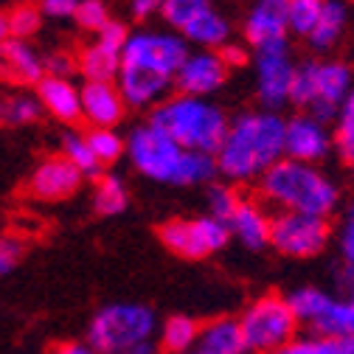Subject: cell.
<instances>
[{"label":"cell","mask_w":354,"mask_h":354,"mask_svg":"<svg viewBox=\"0 0 354 354\" xmlns=\"http://www.w3.org/2000/svg\"><path fill=\"white\" fill-rule=\"evenodd\" d=\"M12 39V23H9V15L0 12V46Z\"/></svg>","instance_id":"obj_44"},{"label":"cell","mask_w":354,"mask_h":354,"mask_svg":"<svg viewBox=\"0 0 354 354\" xmlns=\"http://www.w3.org/2000/svg\"><path fill=\"white\" fill-rule=\"evenodd\" d=\"M46 76V59H42L26 39H9L0 46V79L37 84Z\"/></svg>","instance_id":"obj_18"},{"label":"cell","mask_w":354,"mask_h":354,"mask_svg":"<svg viewBox=\"0 0 354 354\" xmlns=\"http://www.w3.org/2000/svg\"><path fill=\"white\" fill-rule=\"evenodd\" d=\"M197 348L205 354H250L242 326L234 318H214L203 324Z\"/></svg>","instance_id":"obj_20"},{"label":"cell","mask_w":354,"mask_h":354,"mask_svg":"<svg viewBox=\"0 0 354 354\" xmlns=\"http://www.w3.org/2000/svg\"><path fill=\"white\" fill-rule=\"evenodd\" d=\"M121 354H152V348H138V351H121Z\"/></svg>","instance_id":"obj_45"},{"label":"cell","mask_w":354,"mask_h":354,"mask_svg":"<svg viewBox=\"0 0 354 354\" xmlns=\"http://www.w3.org/2000/svg\"><path fill=\"white\" fill-rule=\"evenodd\" d=\"M335 144V132H329L326 121L301 113L287 121L284 129V158L301 160V163H318L329 155Z\"/></svg>","instance_id":"obj_12"},{"label":"cell","mask_w":354,"mask_h":354,"mask_svg":"<svg viewBox=\"0 0 354 354\" xmlns=\"http://www.w3.org/2000/svg\"><path fill=\"white\" fill-rule=\"evenodd\" d=\"M326 0H290V31L309 39L321 23Z\"/></svg>","instance_id":"obj_30"},{"label":"cell","mask_w":354,"mask_h":354,"mask_svg":"<svg viewBox=\"0 0 354 354\" xmlns=\"http://www.w3.org/2000/svg\"><path fill=\"white\" fill-rule=\"evenodd\" d=\"M346 298H351V301H354V290H351V292H348V295H346Z\"/></svg>","instance_id":"obj_48"},{"label":"cell","mask_w":354,"mask_h":354,"mask_svg":"<svg viewBox=\"0 0 354 354\" xmlns=\"http://www.w3.org/2000/svg\"><path fill=\"white\" fill-rule=\"evenodd\" d=\"M208 214L211 216H216V219H223V223L228 225L231 223V216L236 214V208H239V203H242V197L236 194V189L234 186H228V183H214V186H208Z\"/></svg>","instance_id":"obj_32"},{"label":"cell","mask_w":354,"mask_h":354,"mask_svg":"<svg viewBox=\"0 0 354 354\" xmlns=\"http://www.w3.org/2000/svg\"><path fill=\"white\" fill-rule=\"evenodd\" d=\"M180 34L186 37V42H194L203 51H219L231 42V23L219 12L208 9L197 20H192Z\"/></svg>","instance_id":"obj_21"},{"label":"cell","mask_w":354,"mask_h":354,"mask_svg":"<svg viewBox=\"0 0 354 354\" xmlns=\"http://www.w3.org/2000/svg\"><path fill=\"white\" fill-rule=\"evenodd\" d=\"M228 79V65L223 62L219 51H194L186 57V62L180 65L174 76L177 91L186 93V96H200L208 99L211 93H216L219 87L225 84Z\"/></svg>","instance_id":"obj_13"},{"label":"cell","mask_w":354,"mask_h":354,"mask_svg":"<svg viewBox=\"0 0 354 354\" xmlns=\"http://www.w3.org/2000/svg\"><path fill=\"white\" fill-rule=\"evenodd\" d=\"M71 68H73V62L68 57H62V54H54V57L46 59V73L48 76H68Z\"/></svg>","instance_id":"obj_41"},{"label":"cell","mask_w":354,"mask_h":354,"mask_svg":"<svg viewBox=\"0 0 354 354\" xmlns=\"http://www.w3.org/2000/svg\"><path fill=\"white\" fill-rule=\"evenodd\" d=\"M270 354H354V337L351 340L348 337H326V335L295 337Z\"/></svg>","instance_id":"obj_26"},{"label":"cell","mask_w":354,"mask_h":354,"mask_svg":"<svg viewBox=\"0 0 354 354\" xmlns=\"http://www.w3.org/2000/svg\"><path fill=\"white\" fill-rule=\"evenodd\" d=\"M158 236L180 259H208L228 245L231 228L223 219L205 214V216H189V219H169V223L160 225Z\"/></svg>","instance_id":"obj_8"},{"label":"cell","mask_w":354,"mask_h":354,"mask_svg":"<svg viewBox=\"0 0 354 354\" xmlns=\"http://www.w3.org/2000/svg\"><path fill=\"white\" fill-rule=\"evenodd\" d=\"M149 124L163 129L180 147L192 152H205V155L219 152V147L225 141V132L231 127V121L216 104L200 96H186V93H177L160 102L152 110Z\"/></svg>","instance_id":"obj_4"},{"label":"cell","mask_w":354,"mask_h":354,"mask_svg":"<svg viewBox=\"0 0 354 354\" xmlns=\"http://www.w3.org/2000/svg\"><path fill=\"white\" fill-rule=\"evenodd\" d=\"M79 71L87 82H115L121 71V51L96 39L79 57Z\"/></svg>","instance_id":"obj_22"},{"label":"cell","mask_w":354,"mask_h":354,"mask_svg":"<svg viewBox=\"0 0 354 354\" xmlns=\"http://www.w3.org/2000/svg\"><path fill=\"white\" fill-rule=\"evenodd\" d=\"M87 144H91V149H93V155L102 166H110V163H115L118 158L127 155V141L110 127H91V132H87Z\"/></svg>","instance_id":"obj_29"},{"label":"cell","mask_w":354,"mask_h":354,"mask_svg":"<svg viewBox=\"0 0 354 354\" xmlns=\"http://www.w3.org/2000/svg\"><path fill=\"white\" fill-rule=\"evenodd\" d=\"M127 99L118 82H84L82 87V118L91 127H115L124 118Z\"/></svg>","instance_id":"obj_16"},{"label":"cell","mask_w":354,"mask_h":354,"mask_svg":"<svg viewBox=\"0 0 354 354\" xmlns=\"http://www.w3.org/2000/svg\"><path fill=\"white\" fill-rule=\"evenodd\" d=\"M346 20H348V9H346L343 0H326V9L321 15V23H318V28L313 31V37H309L306 42L315 51L335 48L340 42V37H343V31H346Z\"/></svg>","instance_id":"obj_24"},{"label":"cell","mask_w":354,"mask_h":354,"mask_svg":"<svg viewBox=\"0 0 354 354\" xmlns=\"http://www.w3.org/2000/svg\"><path fill=\"white\" fill-rule=\"evenodd\" d=\"M84 180V174L65 158V155H54L46 158L31 174V194L37 200H46V203H59L65 197H71Z\"/></svg>","instance_id":"obj_15"},{"label":"cell","mask_w":354,"mask_h":354,"mask_svg":"<svg viewBox=\"0 0 354 354\" xmlns=\"http://www.w3.org/2000/svg\"><path fill=\"white\" fill-rule=\"evenodd\" d=\"M259 192L270 205L279 211H298V214H315L329 216L337 208V186L315 166L301 163L292 158H281L261 174Z\"/></svg>","instance_id":"obj_3"},{"label":"cell","mask_w":354,"mask_h":354,"mask_svg":"<svg viewBox=\"0 0 354 354\" xmlns=\"http://www.w3.org/2000/svg\"><path fill=\"white\" fill-rule=\"evenodd\" d=\"M160 9H163V0H132V15H136L138 20L152 17Z\"/></svg>","instance_id":"obj_42"},{"label":"cell","mask_w":354,"mask_h":354,"mask_svg":"<svg viewBox=\"0 0 354 354\" xmlns=\"http://www.w3.org/2000/svg\"><path fill=\"white\" fill-rule=\"evenodd\" d=\"M335 147L346 158H354V91H351V96L337 110V118H335Z\"/></svg>","instance_id":"obj_33"},{"label":"cell","mask_w":354,"mask_h":354,"mask_svg":"<svg viewBox=\"0 0 354 354\" xmlns=\"http://www.w3.org/2000/svg\"><path fill=\"white\" fill-rule=\"evenodd\" d=\"M211 9V0H163V9H160V15H163V20L171 26V28H177V31H183L192 20H197L203 12H208Z\"/></svg>","instance_id":"obj_31"},{"label":"cell","mask_w":354,"mask_h":354,"mask_svg":"<svg viewBox=\"0 0 354 354\" xmlns=\"http://www.w3.org/2000/svg\"><path fill=\"white\" fill-rule=\"evenodd\" d=\"M219 57H223V62L228 68H242L248 62V48L239 46V42H228V46L219 48Z\"/></svg>","instance_id":"obj_40"},{"label":"cell","mask_w":354,"mask_h":354,"mask_svg":"<svg viewBox=\"0 0 354 354\" xmlns=\"http://www.w3.org/2000/svg\"><path fill=\"white\" fill-rule=\"evenodd\" d=\"M51 354H99L91 343H76V340H68V343H59L51 348Z\"/></svg>","instance_id":"obj_43"},{"label":"cell","mask_w":354,"mask_h":354,"mask_svg":"<svg viewBox=\"0 0 354 354\" xmlns=\"http://www.w3.org/2000/svg\"><path fill=\"white\" fill-rule=\"evenodd\" d=\"M155 335H158V321L147 304L118 301L102 306L93 315L91 329H87V343L99 354H121V351L152 348Z\"/></svg>","instance_id":"obj_5"},{"label":"cell","mask_w":354,"mask_h":354,"mask_svg":"<svg viewBox=\"0 0 354 354\" xmlns=\"http://www.w3.org/2000/svg\"><path fill=\"white\" fill-rule=\"evenodd\" d=\"M329 242V223L326 216L298 214V211H279L273 216L270 245L292 259L318 256Z\"/></svg>","instance_id":"obj_10"},{"label":"cell","mask_w":354,"mask_h":354,"mask_svg":"<svg viewBox=\"0 0 354 354\" xmlns=\"http://www.w3.org/2000/svg\"><path fill=\"white\" fill-rule=\"evenodd\" d=\"M200 329L203 324L192 321L189 315H171L158 335V343L166 354H189L200 343Z\"/></svg>","instance_id":"obj_23"},{"label":"cell","mask_w":354,"mask_h":354,"mask_svg":"<svg viewBox=\"0 0 354 354\" xmlns=\"http://www.w3.org/2000/svg\"><path fill=\"white\" fill-rule=\"evenodd\" d=\"M231 236L242 242L248 250H261L264 245H270V231H273V214H268L259 203L242 200L236 214L231 216Z\"/></svg>","instance_id":"obj_19"},{"label":"cell","mask_w":354,"mask_h":354,"mask_svg":"<svg viewBox=\"0 0 354 354\" xmlns=\"http://www.w3.org/2000/svg\"><path fill=\"white\" fill-rule=\"evenodd\" d=\"M62 155L84 174V177H102V163L96 160L91 144H87V136H79V132H68L62 138Z\"/></svg>","instance_id":"obj_28"},{"label":"cell","mask_w":354,"mask_h":354,"mask_svg":"<svg viewBox=\"0 0 354 354\" xmlns=\"http://www.w3.org/2000/svg\"><path fill=\"white\" fill-rule=\"evenodd\" d=\"M189 354H205V351H200V348H194V351H189Z\"/></svg>","instance_id":"obj_47"},{"label":"cell","mask_w":354,"mask_h":354,"mask_svg":"<svg viewBox=\"0 0 354 354\" xmlns=\"http://www.w3.org/2000/svg\"><path fill=\"white\" fill-rule=\"evenodd\" d=\"M348 163H351V180H354V158H348Z\"/></svg>","instance_id":"obj_46"},{"label":"cell","mask_w":354,"mask_h":354,"mask_svg":"<svg viewBox=\"0 0 354 354\" xmlns=\"http://www.w3.org/2000/svg\"><path fill=\"white\" fill-rule=\"evenodd\" d=\"M96 39H102V42H107V46H113V48H118V51H124V46H127V39H129V31H127V26L124 23H118V20H110L99 34H96Z\"/></svg>","instance_id":"obj_38"},{"label":"cell","mask_w":354,"mask_h":354,"mask_svg":"<svg viewBox=\"0 0 354 354\" xmlns=\"http://www.w3.org/2000/svg\"><path fill=\"white\" fill-rule=\"evenodd\" d=\"M23 259V242L15 236H0V276H9Z\"/></svg>","instance_id":"obj_36"},{"label":"cell","mask_w":354,"mask_h":354,"mask_svg":"<svg viewBox=\"0 0 354 354\" xmlns=\"http://www.w3.org/2000/svg\"><path fill=\"white\" fill-rule=\"evenodd\" d=\"M37 99L42 110L51 113L57 121L73 124L82 118V87L71 82V76H42L37 82Z\"/></svg>","instance_id":"obj_17"},{"label":"cell","mask_w":354,"mask_h":354,"mask_svg":"<svg viewBox=\"0 0 354 354\" xmlns=\"http://www.w3.org/2000/svg\"><path fill=\"white\" fill-rule=\"evenodd\" d=\"M84 31H102L107 23H110V15H107V6L102 0H82L79 9H76V17H73Z\"/></svg>","instance_id":"obj_35"},{"label":"cell","mask_w":354,"mask_h":354,"mask_svg":"<svg viewBox=\"0 0 354 354\" xmlns=\"http://www.w3.org/2000/svg\"><path fill=\"white\" fill-rule=\"evenodd\" d=\"M127 158L132 169L144 174L147 180L166 186H200L219 174L214 155L180 147L155 124L132 129V136L127 138Z\"/></svg>","instance_id":"obj_2"},{"label":"cell","mask_w":354,"mask_h":354,"mask_svg":"<svg viewBox=\"0 0 354 354\" xmlns=\"http://www.w3.org/2000/svg\"><path fill=\"white\" fill-rule=\"evenodd\" d=\"M295 71H298V65L292 62L287 39L256 51V93L264 107L279 110L290 102Z\"/></svg>","instance_id":"obj_11"},{"label":"cell","mask_w":354,"mask_h":354,"mask_svg":"<svg viewBox=\"0 0 354 354\" xmlns=\"http://www.w3.org/2000/svg\"><path fill=\"white\" fill-rule=\"evenodd\" d=\"M129 203V189L127 183L121 180L118 174H102L99 183H96V192H93V208L96 214L102 216H115L127 208Z\"/></svg>","instance_id":"obj_25"},{"label":"cell","mask_w":354,"mask_h":354,"mask_svg":"<svg viewBox=\"0 0 354 354\" xmlns=\"http://www.w3.org/2000/svg\"><path fill=\"white\" fill-rule=\"evenodd\" d=\"M79 3L82 0H39V12L57 20H65V17H76Z\"/></svg>","instance_id":"obj_37"},{"label":"cell","mask_w":354,"mask_h":354,"mask_svg":"<svg viewBox=\"0 0 354 354\" xmlns=\"http://www.w3.org/2000/svg\"><path fill=\"white\" fill-rule=\"evenodd\" d=\"M189 54H192L189 42L183 37L160 34V31H138V34H129L127 46L121 51V65H141L174 79Z\"/></svg>","instance_id":"obj_9"},{"label":"cell","mask_w":354,"mask_h":354,"mask_svg":"<svg viewBox=\"0 0 354 354\" xmlns=\"http://www.w3.org/2000/svg\"><path fill=\"white\" fill-rule=\"evenodd\" d=\"M354 91V71L340 59L324 62H301L295 71L290 104L301 107L304 113L315 115L321 121H335L340 104Z\"/></svg>","instance_id":"obj_6"},{"label":"cell","mask_w":354,"mask_h":354,"mask_svg":"<svg viewBox=\"0 0 354 354\" xmlns=\"http://www.w3.org/2000/svg\"><path fill=\"white\" fill-rule=\"evenodd\" d=\"M340 256H343V261L354 264V205L346 216V225H343V234H340Z\"/></svg>","instance_id":"obj_39"},{"label":"cell","mask_w":354,"mask_h":354,"mask_svg":"<svg viewBox=\"0 0 354 354\" xmlns=\"http://www.w3.org/2000/svg\"><path fill=\"white\" fill-rule=\"evenodd\" d=\"M298 318L292 313V306L281 295H261L245 306V313L239 318L245 343L250 354H270L290 340H295Z\"/></svg>","instance_id":"obj_7"},{"label":"cell","mask_w":354,"mask_h":354,"mask_svg":"<svg viewBox=\"0 0 354 354\" xmlns=\"http://www.w3.org/2000/svg\"><path fill=\"white\" fill-rule=\"evenodd\" d=\"M287 121L276 110L242 113L231 121L225 141L219 147L216 169L231 183H253L284 158Z\"/></svg>","instance_id":"obj_1"},{"label":"cell","mask_w":354,"mask_h":354,"mask_svg":"<svg viewBox=\"0 0 354 354\" xmlns=\"http://www.w3.org/2000/svg\"><path fill=\"white\" fill-rule=\"evenodd\" d=\"M39 20H42V12L37 6H28V3H20L9 12V23H12V37L15 39H28L39 31Z\"/></svg>","instance_id":"obj_34"},{"label":"cell","mask_w":354,"mask_h":354,"mask_svg":"<svg viewBox=\"0 0 354 354\" xmlns=\"http://www.w3.org/2000/svg\"><path fill=\"white\" fill-rule=\"evenodd\" d=\"M42 113V104L37 96H3L0 99V124L6 127H26L34 124Z\"/></svg>","instance_id":"obj_27"},{"label":"cell","mask_w":354,"mask_h":354,"mask_svg":"<svg viewBox=\"0 0 354 354\" xmlns=\"http://www.w3.org/2000/svg\"><path fill=\"white\" fill-rule=\"evenodd\" d=\"M290 34V0H256L245 17V39L259 51Z\"/></svg>","instance_id":"obj_14"}]
</instances>
